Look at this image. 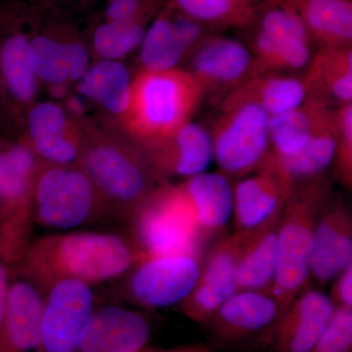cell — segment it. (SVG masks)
Wrapping results in <instances>:
<instances>
[{
	"instance_id": "6da1fadb",
	"label": "cell",
	"mask_w": 352,
	"mask_h": 352,
	"mask_svg": "<svg viewBox=\"0 0 352 352\" xmlns=\"http://www.w3.org/2000/svg\"><path fill=\"white\" fill-rule=\"evenodd\" d=\"M145 258L138 245L117 234L69 233L36 243L30 252L29 272L43 286L60 279L90 285L119 277Z\"/></svg>"
},
{
	"instance_id": "7a4b0ae2",
	"label": "cell",
	"mask_w": 352,
	"mask_h": 352,
	"mask_svg": "<svg viewBox=\"0 0 352 352\" xmlns=\"http://www.w3.org/2000/svg\"><path fill=\"white\" fill-rule=\"evenodd\" d=\"M325 175L294 183L278 224V267L270 294L288 309L310 281L315 227L332 197Z\"/></svg>"
},
{
	"instance_id": "3957f363",
	"label": "cell",
	"mask_w": 352,
	"mask_h": 352,
	"mask_svg": "<svg viewBox=\"0 0 352 352\" xmlns=\"http://www.w3.org/2000/svg\"><path fill=\"white\" fill-rule=\"evenodd\" d=\"M268 113L239 88L226 95L210 132L212 156L230 179L258 170L271 153Z\"/></svg>"
},
{
	"instance_id": "277c9868",
	"label": "cell",
	"mask_w": 352,
	"mask_h": 352,
	"mask_svg": "<svg viewBox=\"0 0 352 352\" xmlns=\"http://www.w3.org/2000/svg\"><path fill=\"white\" fill-rule=\"evenodd\" d=\"M206 97L205 88L188 69L145 71L132 85V124L155 144L191 122Z\"/></svg>"
},
{
	"instance_id": "5b68a950",
	"label": "cell",
	"mask_w": 352,
	"mask_h": 352,
	"mask_svg": "<svg viewBox=\"0 0 352 352\" xmlns=\"http://www.w3.org/2000/svg\"><path fill=\"white\" fill-rule=\"evenodd\" d=\"M136 245L148 256L201 258L207 238L182 184L154 190L132 217Z\"/></svg>"
},
{
	"instance_id": "8992f818",
	"label": "cell",
	"mask_w": 352,
	"mask_h": 352,
	"mask_svg": "<svg viewBox=\"0 0 352 352\" xmlns=\"http://www.w3.org/2000/svg\"><path fill=\"white\" fill-rule=\"evenodd\" d=\"M239 31L258 74L302 75L316 50L300 16L287 0H264L251 22Z\"/></svg>"
},
{
	"instance_id": "52a82bcc",
	"label": "cell",
	"mask_w": 352,
	"mask_h": 352,
	"mask_svg": "<svg viewBox=\"0 0 352 352\" xmlns=\"http://www.w3.org/2000/svg\"><path fill=\"white\" fill-rule=\"evenodd\" d=\"M286 309L270 293L237 291L203 325L222 346L258 349L270 346Z\"/></svg>"
},
{
	"instance_id": "ba28073f",
	"label": "cell",
	"mask_w": 352,
	"mask_h": 352,
	"mask_svg": "<svg viewBox=\"0 0 352 352\" xmlns=\"http://www.w3.org/2000/svg\"><path fill=\"white\" fill-rule=\"evenodd\" d=\"M95 210V186L85 171L54 168L39 176L32 212L41 226L68 230L82 226Z\"/></svg>"
},
{
	"instance_id": "9c48e42d",
	"label": "cell",
	"mask_w": 352,
	"mask_h": 352,
	"mask_svg": "<svg viewBox=\"0 0 352 352\" xmlns=\"http://www.w3.org/2000/svg\"><path fill=\"white\" fill-rule=\"evenodd\" d=\"M83 168L94 186L131 217L154 191L149 164L113 146L90 149L83 157Z\"/></svg>"
},
{
	"instance_id": "30bf717a",
	"label": "cell",
	"mask_w": 352,
	"mask_h": 352,
	"mask_svg": "<svg viewBox=\"0 0 352 352\" xmlns=\"http://www.w3.org/2000/svg\"><path fill=\"white\" fill-rule=\"evenodd\" d=\"M201 261L196 256H148L133 267L129 280L132 300L148 308L182 303L200 276Z\"/></svg>"
},
{
	"instance_id": "8fae6325",
	"label": "cell",
	"mask_w": 352,
	"mask_h": 352,
	"mask_svg": "<svg viewBox=\"0 0 352 352\" xmlns=\"http://www.w3.org/2000/svg\"><path fill=\"white\" fill-rule=\"evenodd\" d=\"M221 32L182 13L166 0L146 30L140 47L145 71L176 69L185 57H191L208 36Z\"/></svg>"
},
{
	"instance_id": "7c38bea8",
	"label": "cell",
	"mask_w": 352,
	"mask_h": 352,
	"mask_svg": "<svg viewBox=\"0 0 352 352\" xmlns=\"http://www.w3.org/2000/svg\"><path fill=\"white\" fill-rule=\"evenodd\" d=\"M94 312L89 284L76 279L53 282L44 302L43 352H76L83 328Z\"/></svg>"
},
{
	"instance_id": "4fadbf2b",
	"label": "cell",
	"mask_w": 352,
	"mask_h": 352,
	"mask_svg": "<svg viewBox=\"0 0 352 352\" xmlns=\"http://www.w3.org/2000/svg\"><path fill=\"white\" fill-rule=\"evenodd\" d=\"M250 234L236 231L223 238L201 261L198 282L182 302L183 314L192 321L206 323L237 292L236 264Z\"/></svg>"
},
{
	"instance_id": "5bb4252c",
	"label": "cell",
	"mask_w": 352,
	"mask_h": 352,
	"mask_svg": "<svg viewBox=\"0 0 352 352\" xmlns=\"http://www.w3.org/2000/svg\"><path fill=\"white\" fill-rule=\"evenodd\" d=\"M208 94L223 98L258 75V68L244 41L215 32L191 55L188 69Z\"/></svg>"
},
{
	"instance_id": "9a60e30c",
	"label": "cell",
	"mask_w": 352,
	"mask_h": 352,
	"mask_svg": "<svg viewBox=\"0 0 352 352\" xmlns=\"http://www.w3.org/2000/svg\"><path fill=\"white\" fill-rule=\"evenodd\" d=\"M293 185L277 168L270 153L258 170L240 178L233 186L236 231L254 232L279 219Z\"/></svg>"
},
{
	"instance_id": "2e32d148",
	"label": "cell",
	"mask_w": 352,
	"mask_h": 352,
	"mask_svg": "<svg viewBox=\"0 0 352 352\" xmlns=\"http://www.w3.org/2000/svg\"><path fill=\"white\" fill-rule=\"evenodd\" d=\"M352 264V217L340 199H329L315 227L310 280L325 286Z\"/></svg>"
},
{
	"instance_id": "e0dca14e",
	"label": "cell",
	"mask_w": 352,
	"mask_h": 352,
	"mask_svg": "<svg viewBox=\"0 0 352 352\" xmlns=\"http://www.w3.org/2000/svg\"><path fill=\"white\" fill-rule=\"evenodd\" d=\"M336 307L328 295L309 285L278 324L271 352H311L328 328Z\"/></svg>"
},
{
	"instance_id": "ac0fdd59",
	"label": "cell",
	"mask_w": 352,
	"mask_h": 352,
	"mask_svg": "<svg viewBox=\"0 0 352 352\" xmlns=\"http://www.w3.org/2000/svg\"><path fill=\"white\" fill-rule=\"evenodd\" d=\"M150 333L149 322L142 314L109 305L92 314L76 352H142Z\"/></svg>"
},
{
	"instance_id": "d6986e66",
	"label": "cell",
	"mask_w": 352,
	"mask_h": 352,
	"mask_svg": "<svg viewBox=\"0 0 352 352\" xmlns=\"http://www.w3.org/2000/svg\"><path fill=\"white\" fill-rule=\"evenodd\" d=\"M41 286L31 273L10 282L4 316L7 352H43Z\"/></svg>"
},
{
	"instance_id": "ffe728a7",
	"label": "cell",
	"mask_w": 352,
	"mask_h": 352,
	"mask_svg": "<svg viewBox=\"0 0 352 352\" xmlns=\"http://www.w3.org/2000/svg\"><path fill=\"white\" fill-rule=\"evenodd\" d=\"M155 145L150 166L154 175L189 178L205 173L214 161L210 132L192 120Z\"/></svg>"
},
{
	"instance_id": "44dd1931",
	"label": "cell",
	"mask_w": 352,
	"mask_h": 352,
	"mask_svg": "<svg viewBox=\"0 0 352 352\" xmlns=\"http://www.w3.org/2000/svg\"><path fill=\"white\" fill-rule=\"evenodd\" d=\"M302 75L308 100L332 109L352 104V47L318 48Z\"/></svg>"
},
{
	"instance_id": "7402d4cb",
	"label": "cell",
	"mask_w": 352,
	"mask_h": 352,
	"mask_svg": "<svg viewBox=\"0 0 352 352\" xmlns=\"http://www.w3.org/2000/svg\"><path fill=\"white\" fill-rule=\"evenodd\" d=\"M335 117L336 109L314 100H307L288 112L271 117V153L276 157L296 154L319 131L333 122Z\"/></svg>"
},
{
	"instance_id": "603a6c76",
	"label": "cell",
	"mask_w": 352,
	"mask_h": 352,
	"mask_svg": "<svg viewBox=\"0 0 352 352\" xmlns=\"http://www.w3.org/2000/svg\"><path fill=\"white\" fill-rule=\"evenodd\" d=\"M315 48L352 47V0H287Z\"/></svg>"
},
{
	"instance_id": "cb8c5ba5",
	"label": "cell",
	"mask_w": 352,
	"mask_h": 352,
	"mask_svg": "<svg viewBox=\"0 0 352 352\" xmlns=\"http://www.w3.org/2000/svg\"><path fill=\"white\" fill-rule=\"evenodd\" d=\"M279 219L250 234L236 264L237 291L270 293L277 274Z\"/></svg>"
},
{
	"instance_id": "d4e9b609",
	"label": "cell",
	"mask_w": 352,
	"mask_h": 352,
	"mask_svg": "<svg viewBox=\"0 0 352 352\" xmlns=\"http://www.w3.org/2000/svg\"><path fill=\"white\" fill-rule=\"evenodd\" d=\"M34 157L25 146L0 149V199L16 226L25 230L31 214Z\"/></svg>"
},
{
	"instance_id": "484cf974",
	"label": "cell",
	"mask_w": 352,
	"mask_h": 352,
	"mask_svg": "<svg viewBox=\"0 0 352 352\" xmlns=\"http://www.w3.org/2000/svg\"><path fill=\"white\" fill-rule=\"evenodd\" d=\"M206 238L222 230L233 215V185L221 173H205L182 183Z\"/></svg>"
},
{
	"instance_id": "4316f807",
	"label": "cell",
	"mask_w": 352,
	"mask_h": 352,
	"mask_svg": "<svg viewBox=\"0 0 352 352\" xmlns=\"http://www.w3.org/2000/svg\"><path fill=\"white\" fill-rule=\"evenodd\" d=\"M237 88L259 104L270 118L298 107L309 99L303 75L261 73Z\"/></svg>"
},
{
	"instance_id": "83f0119b",
	"label": "cell",
	"mask_w": 352,
	"mask_h": 352,
	"mask_svg": "<svg viewBox=\"0 0 352 352\" xmlns=\"http://www.w3.org/2000/svg\"><path fill=\"white\" fill-rule=\"evenodd\" d=\"M78 90L110 112L126 113L132 97L131 74L120 62L105 60L87 69Z\"/></svg>"
},
{
	"instance_id": "f1b7e54d",
	"label": "cell",
	"mask_w": 352,
	"mask_h": 352,
	"mask_svg": "<svg viewBox=\"0 0 352 352\" xmlns=\"http://www.w3.org/2000/svg\"><path fill=\"white\" fill-rule=\"evenodd\" d=\"M30 134L36 152L51 162L69 164L78 157V149L65 136L66 117L53 103H41L29 115Z\"/></svg>"
},
{
	"instance_id": "f546056e",
	"label": "cell",
	"mask_w": 352,
	"mask_h": 352,
	"mask_svg": "<svg viewBox=\"0 0 352 352\" xmlns=\"http://www.w3.org/2000/svg\"><path fill=\"white\" fill-rule=\"evenodd\" d=\"M337 116L333 122L319 131L300 152L289 157H276L273 162L292 183L325 175L333 164L337 148Z\"/></svg>"
},
{
	"instance_id": "4dcf8cb0",
	"label": "cell",
	"mask_w": 352,
	"mask_h": 352,
	"mask_svg": "<svg viewBox=\"0 0 352 352\" xmlns=\"http://www.w3.org/2000/svg\"><path fill=\"white\" fill-rule=\"evenodd\" d=\"M201 24L214 31L240 30L251 22L264 0H168Z\"/></svg>"
},
{
	"instance_id": "1f68e13d",
	"label": "cell",
	"mask_w": 352,
	"mask_h": 352,
	"mask_svg": "<svg viewBox=\"0 0 352 352\" xmlns=\"http://www.w3.org/2000/svg\"><path fill=\"white\" fill-rule=\"evenodd\" d=\"M25 34L10 32L0 45V73L9 92L20 102L31 101L36 94V76L29 56Z\"/></svg>"
},
{
	"instance_id": "d6a6232c",
	"label": "cell",
	"mask_w": 352,
	"mask_h": 352,
	"mask_svg": "<svg viewBox=\"0 0 352 352\" xmlns=\"http://www.w3.org/2000/svg\"><path fill=\"white\" fill-rule=\"evenodd\" d=\"M150 21L105 23L97 27L94 34V50L107 60L120 59L140 47Z\"/></svg>"
},
{
	"instance_id": "836d02e7",
	"label": "cell",
	"mask_w": 352,
	"mask_h": 352,
	"mask_svg": "<svg viewBox=\"0 0 352 352\" xmlns=\"http://www.w3.org/2000/svg\"><path fill=\"white\" fill-rule=\"evenodd\" d=\"M29 56L36 78L52 85L69 80L64 43L50 36H38L29 43Z\"/></svg>"
},
{
	"instance_id": "e575fe53",
	"label": "cell",
	"mask_w": 352,
	"mask_h": 352,
	"mask_svg": "<svg viewBox=\"0 0 352 352\" xmlns=\"http://www.w3.org/2000/svg\"><path fill=\"white\" fill-rule=\"evenodd\" d=\"M338 138L336 148V177L342 186L351 190L352 187V104L336 109Z\"/></svg>"
},
{
	"instance_id": "d590c367",
	"label": "cell",
	"mask_w": 352,
	"mask_h": 352,
	"mask_svg": "<svg viewBox=\"0 0 352 352\" xmlns=\"http://www.w3.org/2000/svg\"><path fill=\"white\" fill-rule=\"evenodd\" d=\"M311 352H352V308H336L332 321Z\"/></svg>"
},
{
	"instance_id": "8d00e7d4",
	"label": "cell",
	"mask_w": 352,
	"mask_h": 352,
	"mask_svg": "<svg viewBox=\"0 0 352 352\" xmlns=\"http://www.w3.org/2000/svg\"><path fill=\"white\" fill-rule=\"evenodd\" d=\"M69 80H82L87 74L89 54L83 44L76 41L64 43Z\"/></svg>"
},
{
	"instance_id": "74e56055",
	"label": "cell",
	"mask_w": 352,
	"mask_h": 352,
	"mask_svg": "<svg viewBox=\"0 0 352 352\" xmlns=\"http://www.w3.org/2000/svg\"><path fill=\"white\" fill-rule=\"evenodd\" d=\"M329 296L336 308H352V264L340 271L332 280Z\"/></svg>"
},
{
	"instance_id": "f35d334b",
	"label": "cell",
	"mask_w": 352,
	"mask_h": 352,
	"mask_svg": "<svg viewBox=\"0 0 352 352\" xmlns=\"http://www.w3.org/2000/svg\"><path fill=\"white\" fill-rule=\"evenodd\" d=\"M9 276L6 265L0 261V347L7 352L6 337H4V316L9 291Z\"/></svg>"
},
{
	"instance_id": "ab89813d",
	"label": "cell",
	"mask_w": 352,
	"mask_h": 352,
	"mask_svg": "<svg viewBox=\"0 0 352 352\" xmlns=\"http://www.w3.org/2000/svg\"><path fill=\"white\" fill-rule=\"evenodd\" d=\"M68 108L69 112L78 113H80V111H82V104H80V102L78 100V99H73V100L69 102Z\"/></svg>"
},
{
	"instance_id": "60d3db41",
	"label": "cell",
	"mask_w": 352,
	"mask_h": 352,
	"mask_svg": "<svg viewBox=\"0 0 352 352\" xmlns=\"http://www.w3.org/2000/svg\"><path fill=\"white\" fill-rule=\"evenodd\" d=\"M54 85V87H53V89H54V91H53V94H54L55 96L60 97L65 94V87H63V85Z\"/></svg>"
},
{
	"instance_id": "b9f144b4",
	"label": "cell",
	"mask_w": 352,
	"mask_h": 352,
	"mask_svg": "<svg viewBox=\"0 0 352 352\" xmlns=\"http://www.w3.org/2000/svg\"><path fill=\"white\" fill-rule=\"evenodd\" d=\"M175 352H205L199 351V349H183V351H175Z\"/></svg>"
},
{
	"instance_id": "7bdbcfd3",
	"label": "cell",
	"mask_w": 352,
	"mask_h": 352,
	"mask_svg": "<svg viewBox=\"0 0 352 352\" xmlns=\"http://www.w3.org/2000/svg\"><path fill=\"white\" fill-rule=\"evenodd\" d=\"M3 212V210H4V207H3V204H2V201H1V199H0V212Z\"/></svg>"
},
{
	"instance_id": "ee69618b",
	"label": "cell",
	"mask_w": 352,
	"mask_h": 352,
	"mask_svg": "<svg viewBox=\"0 0 352 352\" xmlns=\"http://www.w3.org/2000/svg\"><path fill=\"white\" fill-rule=\"evenodd\" d=\"M1 85H2V76H1V73H0V88H1Z\"/></svg>"
},
{
	"instance_id": "f6af8a7d",
	"label": "cell",
	"mask_w": 352,
	"mask_h": 352,
	"mask_svg": "<svg viewBox=\"0 0 352 352\" xmlns=\"http://www.w3.org/2000/svg\"><path fill=\"white\" fill-rule=\"evenodd\" d=\"M0 352H4L3 349H2L1 347H0Z\"/></svg>"
},
{
	"instance_id": "bcb514c9",
	"label": "cell",
	"mask_w": 352,
	"mask_h": 352,
	"mask_svg": "<svg viewBox=\"0 0 352 352\" xmlns=\"http://www.w3.org/2000/svg\"><path fill=\"white\" fill-rule=\"evenodd\" d=\"M142 352H153V351H143Z\"/></svg>"
}]
</instances>
